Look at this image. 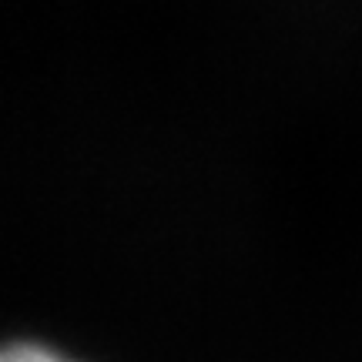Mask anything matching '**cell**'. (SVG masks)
Segmentation results:
<instances>
[{"mask_svg":"<svg viewBox=\"0 0 362 362\" xmlns=\"http://www.w3.org/2000/svg\"><path fill=\"white\" fill-rule=\"evenodd\" d=\"M0 362H71L64 356H57L51 349H40V346H7L0 349Z\"/></svg>","mask_w":362,"mask_h":362,"instance_id":"6da1fadb","label":"cell"}]
</instances>
